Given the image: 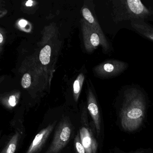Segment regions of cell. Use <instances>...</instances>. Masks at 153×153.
Instances as JSON below:
<instances>
[{"instance_id": "cell-1", "label": "cell", "mask_w": 153, "mask_h": 153, "mask_svg": "<svg viewBox=\"0 0 153 153\" xmlns=\"http://www.w3.org/2000/svg\"><path fill=\"white\" fill-rule=\"evenodd\" d=\"M148 99L146 92L136 85L123 88L116 102L118 123L121 128L128 132L137 131L146 118Z\"/></svg>"}, {"instance_id": "cell-2", "label": "cell", "mask_w": 153, "mask_h": 153, "mask_svg": "<svg viewBox=\"0 0 153 153\" xmlns=\"http://www.w3.org/2000/svg\"><path fill=\"white\" fill-rule=\"evenodd\" d=\"M113 12L114 20L116 22L144 20L153 14L140 0L113 1Z\"/></svg>"}, {"instance_id": "cell-3", "label": "cell", "mask_w": 153, "mask_h": 153, "mask_svg": "<svg viewBox=\"0 0 153 153\" xmlns=\"http://www.w3.org/2000/svg\"><path fill=\"white\" fill-rule=\"evenodd\" d=\"M73 132V126L69 118H62L55 130L51 144L45 153H59L69 142Z\"/></svg>"}, {"instance_id": "cell-4", "label": "cell", "mask_w": 153, "mask_h": 153, "mask_svg": "<svg viewBox=\"0 0 153 153\" xmlns=\"http://www.w3.org/2000/svg\"><path fill=\"white\" fill-rule=\"evenodd\" d=\"M81 124L79 131V137L86 153H96L98 143L95 137V130L93 122L92 124L89 123L88 112L85 109L83 110L81 113Z\"/></svg>"}, {"instance_id": "cell-5", "label": "cell", "mask_w": 153, "mask_h": 153, "mask_svg": "<svg viewBox=\"0 0 153 153\" xmlns=\"http://www.w3.org/2000/svg\"><path fill=\"white\" fill-rule=\"evenodd\" d=\"M128 64L119 60L106 61L97 68L99 75L107 78H113L120 75L128 68Z\"/></svg>"}, {"instance_id": "cell-6", "label": "cell", "mask_w": 153, "mask_h": 153, "mask_svg": "<svg viewBox=\"0 0 153 153\" xmlns=\"http://www.w3.org/2000/svg\"><path fill=\"white\" fill-rule=\"evenodd\" d=\"M87 108L93 120L96 136L98 139L102 138L103 135L102 115L96 99L94 94L91 93L88 97Z\"/></svg>"}, {"instance_id": "cell-7", "label": "cell", "mask_w": 153, "mask_h": 153, "mask_svg": "<svg viewBox=\"0 0 153 153\" xmlns=\"http://www.w3.org/2000/svg\"><path fill=\"white\" fill-rule=\"evenodd\" d=\"M57 121L41 130L35 137L25 153H40L55 128Z\"/></svg>"}, {"instance_id": "cell-8", "label": "cell", "mask_w": 153, "mask_h": 153, "mask_svg": "<svg viewBox=\"0 0 153 153\" xmlns=\"http://www.w3.org/2000/svg\"><path fill=\"white\" fill-rule=\"evenodd\" d=\"M131 27L146 39L153 42V27L143 19L131 21Z\"/></svg>"}, {"instance_id": "cell-9", "label": "cell", "mask_w": 153, "mask_h": 153, "mask_svg": "<svg viewBox=\"0 0 153 153\" xmlns=\"http://www.w3.org/2000/svg\"><path fill=\"white\" fill-rule=\"evenodd\" d=\"M21 136V133L20 131H16L1 153H15Z\"/></svg>"}, {"instance_id": "cell-10", "label": "cell", "mask_w": 153, "mask_h": 153, "mask_svg": "<svg viewBox=\"0 0 153 153\" xmlns=\"http://www.w3.org/2000/svg\"><path fill=\"white\" fill-rule=\"evenodd\" d=\"M51 55V48L49 45H46L42 49L40 52V60L42 64L47 65L50 62V57Z\"/></svg>"}, {"instance_id": "cell-11", "label": "cell", "mask_w": 153, "mask_h": 153, "mask_svg": "<svg viewBox=\"0 0 153 153\" xmlns=\"http://www.w3.org/2000/svg\"><path fill=\"white\" fill-rule=\"evenodd\" d=\"M93 28L91 34H89V41L91 45L92 49H94L95 47L98 46L100 43L101 44V39L99 34Z\"/></svg>"}, {"instance_id": "cell-12", "label": "cell", "mask_w": 153, "mask_h": 153, "mask_svg": "<svg viewBox=\"0 0 153 153\" xmlns=\"http://www.w3.org/2000/svg\"><path fill=\"white\" fill-rule=\"evenodd\" d=\"M111 153H153V149L151 148H140L135 150L129 152H125L121 150L118 148L115 147L112 150Z\"/></svg>"}, {"instance_id": "cell-13", "label": "cell", "mask_w": 153, "mask_h": 153, "mask_svg": "<svg viewBox=\"0 0 153 153\" xmlns=\"http://www.w3.org/2000/svg\"><path fill=\"white\" fill-rule=\"evenodd\" d=\"M74 144L76 153H86L85 149L80 141L79 131L75 137Z\"/></svg>"}, {"instance_id": "cell-14", "label": "cell", "mask_w": 153, "mask_h": 153, "mask_svg": "<svg viewBox=\"0 0 153 153\" xmlns=\"http://www.w3.org/2000/svg\"><path fill=\"white\" fill-rule=\"evenodd\" d=\"M17 104V100L16 97L15 95H11L9 97L5 105L7 108L11 109L15 107L16 105Z\"/></svg>"}, {"instance_id": "cell-15", "label": "cell", "mask_w": 153, "mask_h": 153, "mask_svg": "<svg viewBox=\"0 0 153 153\" xmlns=\"http://www.w3.org/2000/svg\"><path fill=\"white\" fill-rule=\"evenodd\" d=\"M31 84V76L28 73L25 74L22 79V86L24 88H27L30 86Z\"/></svg>"}, {"instance_id": "cell-16", "label": "cell", "mask_w": 153, "mask_h": 153, "mask_svg": "<svg viewBox=\"0 0 153 153\" xmlns=\"http://www.w3.org/2000/svg\"><path fill=\"white\" fill-rule=\"evenodd\" d=\"M73 88H74V92L75 95H78L79 94L80 91V85H79V80H75L73 85Z\"/></svg>"}, {"instance_id": "cell-17", "label": "cell", "mask_w": 153, "mask_h": 153, "mask_svg": "<svg viewBox=\"0 0 153 153\" xmlns=\"http://www.w3.org/2000/svg\"><path fill=\"white\" fill-rule=\"evenodd\" d=\"M19 25L22 27H25L27 25V22L25 20H21L19 22Z\"/></svg>"}, {"instance_id": "cell-18", "label": "cell", "mask_w": 153, "mask_h": 153, "mask_svg": "<svg viewBox=\"0 0 153 153\" xmlns=\"http://www.w3.org/2000/svg\"><path fill=\"white\" fill-rule=\"evenodd\" d=\"M33 1H31V0H29L26 3V5L27 7H31V6H33Z\"/></svg>"}, {"instance_id": "cell-19", "label": "cell", "mask_w": 153, "mask_h": 153, "mask_svg": "<svg viewBox=\"0 0 153 153\" xmlns=\"http://www.w3.org/2000/svg\"><path fill=\"white\" fill-rule=\"evenodd\" d=\"M3 36L1 33L0 34V43H2L3 42Z\"/></svg>"}]
</instances>
